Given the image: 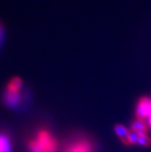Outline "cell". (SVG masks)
<instances>
[{
	"mask_svg": "<svg viewBox=\"0 0 151 152\" xmlns=\"http://www.w3.org/2000/svg\"><path fill=\"white\" fill-rule=\"evenodd\" d=\"M149 126L147 123L140 120L136 119L131 123V131L135 132H140V131H148Z\"/></svg>",
	"mask_w": 151,
	"mask_h": 152,
	"instance_id": "52a82bcc",
	"label": "cell"
},
{
	"mask_svg": "<svg viewBox=\"0 0 151 152\" xmlns=\"http://www.w3.org/2000/svg\"><path fill=\"white\" fill-rule=\"evenodd\" d=\"M26 147L29 152H56L59 145L55 135L46 127H42L29 139Z\"/></svg>",
	"mask_w": 151,
	"mask_h": 152,
	"instance_id": "6da1fadb",
	"label": "cell"
},
{
	"mask_svg": "<svg viewBox=\"0 0 151 152\" xmlns=\"http://www.w3.org/2000/svg\"><path fill=\"white\" fill-rule=\"evenodd\" d=\"M62 152H95V145L88 137L79 135L68 141Z\"/></svg>",
	"mask_w": 151,
	"mask_h": 152,
	"instance_id": "7a4b0ae2",
	"label": "cell"
},
{
	"mask_svg": "<svg viewBox=\"0 0 151 152\" xmlns=\"http://www.w3.org/2000/svg\"><path fill=\"white\" fill-rule=\"evenodd\" d=\"M4 38H5V29H4V26L0 22V46L2 45V42H3Z\"/></svg>",
	"mask_w": 151,
	"mask_h": 152,
	"instance_id": "30bf717a",
	"label": "cell"
},
{
	"mask_svg": "<svg viewBox=\"0 0 151 152\" xmlns=\"http://www.w3.org/2000/svg\"><path fill=\"white\" fill-rule=\"evenodd\" d=\"M139 138V135L136 132L130 130L129 132L128 137H127V141H126V145H137V141Z\"/></svg>",
	"mask_w": 151,
	"mask_h": 152,
	"instance_id": "ba28073f",
	"label": "cell"
},
{
	"mask_svg": "<svg viewBox=\"0 0 151 152\" xmlns=\"http://www.w3.org/2000/svg\"><path fill=\"white\" fill-rule=\"evenodd\" d=\"M0 152H12L11 140L5 133H0Z\"/></svg>",
	"mask_w": 151,
	"mask_h": 152,
	"instance_id": "5b68a950",
	"label": "cell"
},
{
	"mask_svg": "<svg viewBox=\"0 0 151 152\" xmlns=\"http://www.w3.org/2000/svg\"><path fill=\"white\" fill-rule=\"evenodd\" d=\"M136 119L147 123L151 118V98L147 96H142L139 100L136 108Z\"/></svg>",
	"mask_w": 151,
	"mask_h": 152,
	"instance_id": "3957f363",
	"label": "cell"
},
{
	"mask_svg": "<svg viewBox=\"0 0 151 152\" xmlns=\"http://www.w3.org/2000/svg\"><path fill=\"white\" fill-rule=\"evenodd\" d=\"M114 131L119 138L122 141V142L126 145V141H127L130 130L122 124H117L114 127Z\"/></svg>",
	"mask_w": 151,
	"mask_h": 152,
	"instance_id": "8992f818",
	"label": "cell"
},
{
	"mask_svg": "<svg viewBox=\"0 0 151 152\" xmlns=\"http://www.w3.org/2000/svg\"><path fill=\"white\" fill-rule=\"evenodd\" d=\"M137 145L144 147H150L151 146V138L147 134L143 135V136H139L137 141Z\"/></svg>",
	"mask_w": 151,
	"mask_h": 152,
	"instance_id": "9c48e42d",
	"label": "cell"
},
{
	"mask_svg": "<svg viewBox=\"0 0 151 152\" xmlns=\"http://www.w3.org/2000/svg\"><path fill=\"white\" fill-rule=\"evenodd\" d=\"M21 93L19 91H12L6 88L2 96V100L6 106L9 108H16L21 103Z\"/></svg>",
	"mask_w": 151,
	"mask_h": 152,
	"instance_id": "277c9868",
	"label": "cell"
}]
</instances>
